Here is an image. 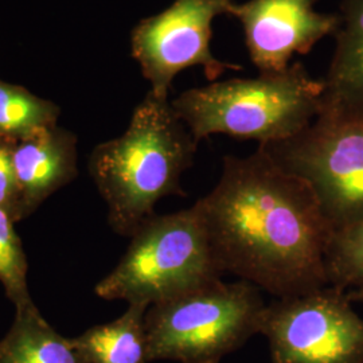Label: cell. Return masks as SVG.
<instances>
[{"instance_id": "cell-1", "label": "cell", "mask_w": 363, "mask_h": 363, "mask_svg": "<svg viewBox=\"0 0 363 363\" xmlns=\"http://www.w3.org/2000/svg\"><path fill=\"white\" fill-rule=\"evenodd\" d=\"M223 273L277 298L328 286L333 229L311 189L257 148L225 156L220 181L194 203Z\"/></svg>"}, {"instance_id": "cell-2", "label": "cell", "mask_w": 363, "mask_h": 363, "mask_svg": "<svg viewBox=\"0 0 363 363\" xmlns=\"http://www.w3.org/2000/svg\"><path fill=\"white\" fill-rule=\"evenodd\" d=\"M196 145L169 96L150 91L135 108L125 132L93 150L89 171L117 234L130 238L155 216L162 198L186 195L181 178L194 163Z\"/></svg>"}, {"instance_id": "cell-3", "label": "cell", "mask_w": 363, "mask_h": 363, "mask_svg": "<svg viewBox=\"0 0 363 363\" xmlns=\"http://www.w3.org/2000/svg\"><path fill=\"white\" fill-rule=\"evenodd\" d=\"M323 91V79L295 62L279 73L189 89L171 105L198 143L222 133L267 144L308 127L320 112Z\"/></svg>"}, {"instance_id": "cell-4", "label": "cell", "mask_w": 363, "mask_h": 363, "mask_svg": "<svg viewBox=\"0 0 363 363\" xmlns=\"http://www.w3.org/2000/svg\"><path fill=\"white\" fill-rule=\"evenodd\" d=\"M130 238L116 268L96 286L97 296L151 307L216 283L225 274L194 205L152 216Z\"/></svg>"}, {"instance_id": "cell-5", "label": "cell", "mask_w": 363, "mask_h": 363, "mask_svg": "<svg viewBox=\"0 0 363 363\" xmlns=\"http://www.w3.org/2000/svg\"><path fill=\"white\" fill-rule=\"evenodd\" d=\"M259 286L218 280L151 306L144 319L150 361L220 363L259 334L265 308Z\"/></svg>"}, {"instance_id": "cell-6", "label": "cell", "mask_w": 363, "mask_h": 363, "mask_svg": "<svg viewBox=\"0 0 363 363\" xmlns=\"http://www.w3.org/2000/svg\"><path fill=\"white\" fill-rule=\"evenodd\" d=\"M259 148L311 189L334 234L363 220V117L322 108L304 130Z\"/></svg>"}, {"instance_id": "cell-7", "label": "cell", "mask_w": 363, "mask_h": 363, "mask_svg": "<svg viewBox=\"0 0 363 363\" xmlns=\"http://www.w3.org/2000/svg\"><path fill=\"white\" fill-rule=\"evenodd\" d=\"M259 334L273 363H363V319L335 286L267 304Z\"/></svg>"}, {"instance_id": "cell-8", "label": "cell", "mask_w": 363, "mask_h": 363, "mask_svg": "<svg viewBox=\"0 0 363 363\" xmlns=\"http://www.w3.org/2000/svg\"><path fill=\"white\" fill-rule=\"evenodd\" d=\"M234 0H175L169 9L142 19L130 34L132 57L159 96H169L182 70L201 66L210 81L242 67L217 60L211 49V25L229 15Z\"/></svg>"}, {"instance_id": "cell-9", "label": "cell", "mask_w": 363, "mask_h": 363, "mask_svg": "<svg viewBox=\"0 0 363 363\" xmlns=\"http://www.w3.org/2000/svg\"><path fill=\"white\" fill-rule=\"evenodd\" d=\"M316 0H247L230 13L245 35L249 57L259 73H279L295 54H308L327 35L335 34L339 15L315 10Z\"/></svg>"}, {"instance_id": "cell-10", "label": "cell", "mask_w": 363, "mask_h": 363, "mask_svg": "<svg viewBox=\"0 0 363 363\" xmlns=\"http://www.w3.org/2000/svg\"><path fill=\"white\" fill-rule=\"evenodd\" d=\"M16 178L23 218L77 175V139L58 125L15 145Z\"/></svg>"}, {"instance_id": "cell-11", "label": "cell", "mask_w": 363, "mask_h": 363, "mask_svg": "<svg viewBox=\"0 0 363 363\" xmlns=\"http://www.w3.org/2000/svg\"><path fill=\"white\" fill-rule=\"evenodd\" d=\"M339 18L322 108L363 117V0H343Z\"/></svg>"}, {"instance_id": "cell-12", "label": "cell", "mask_w": 363, "mask_h": 363, "mask_svg": "<svg viewBox=\"0 0 363 363\" xmlns=\"http://www.w3.org/2000/svg\"><path fill=\"white\" fill-rule=\"evenodd\" d=\"M145 304H130L120 318L72 339L81 363H148Z\"/></svg>"}, {"instance_id": "cell-13", "label": "cell", "mask_w": 363, "mask_h": 363, "mask_svg": "<svg viewBox=\"0 0 363 363\" xmlns=\"http://www.w3.org/2000/svg\"><path fill=\"white\" fill-rule=\"evenodd\" d=\"M15 310L13 325L0 340V363H81L73 340L60 335L34 303Z\"/></svg>"}, {"instance_id": "cell-14", "label": "cell", "mask_w": 363, "mask_h": 363, "mask_svg": "<svg viewBox=\"0 0 363 363\" xmlns=\"http://www.w3.org/2000/svg\"><path fill=\"white\" fill-rule=\"evenodd\" d=\"M60 106L0 79V138L22 142L57 125Z\"/></svg>"}, {"instance_id": "cell-15", "label": "cell", "mask_w": 363, "mask_h": 363, "mask_svg": "<svg viewBox=\"0 0 363 363\" xmlns=\"http://www.w3.org/2000/svg\"><path fill=\"white\" fill-rule=\"evenodd\" d=\"M325 262L328 286L342 291L363 286V220L333 234Z\"/></svg>"}, {"instance_id": "cell-16", "label": "cell", "mask_w": 363, "mask_h": 363, "mask_svg": "<svg viewBox=\"0 0 363 363\" xmlns=\"http://www.w3.org/2000/svg\"><path fill=\"white\" fill-rule=\"evenodd\" d=\"M0 281L15 308L33 303L27 286V259L13 220L0 208Z\"/></svg>"}, {"instance_id": "cell-17", "label": "cell", "mask_w": 363, "mask_h": 363, "mask_svg": "<svg viewBox=\"0 0 363 363\" xmlns=\"http://www.w3.org/2000/svg\"><path fill=\"white\" fill-rule=\"evenodd\" d=\"M16 142L0 138V208L13 220H23L21 193L15 169Z\"/></svg>"}, {"instance_id": "cell-18", "label": "cell", "mask_w": 363, "mask_h": 363, "mask_svg": "<svg viewBox=\"0 0 363 363\" xmlns=\"http://www.w3.org/2000/svg\"><path fill=\"white\" fill-rule=\"evenodd\" d=\"M349 296H350L351 300H361L363 301V286H359V288H357L355 291H354V294H349Z\"/></svg>"}]
</instances>
